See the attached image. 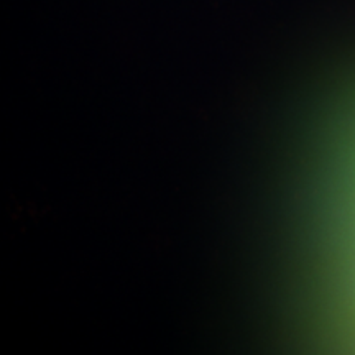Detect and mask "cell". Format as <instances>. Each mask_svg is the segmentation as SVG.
Wrapping results in <instances>:
<instances>
[]
</instances>
